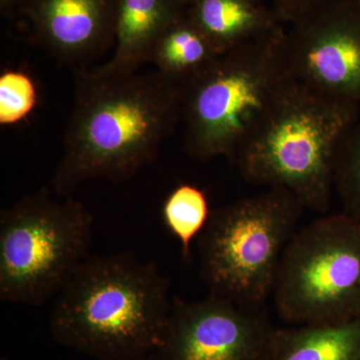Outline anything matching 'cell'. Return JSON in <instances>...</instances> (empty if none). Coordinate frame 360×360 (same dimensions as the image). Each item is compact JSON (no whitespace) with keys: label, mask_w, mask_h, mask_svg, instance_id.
I'll return each mask as SVG.
<instances>
[{"label":"cell","mask_w":360,"mask_h":360,"mask_svg":"<svg viewBox=\"0 0 360 360\" xmlns=\"http://www.w3.org/2000/svg\"><path fill=\"white\" fill-rule=\"evenodd\" d=\"M75 72V103L51 191L65 198L92 179L123 181L155 160L182 118L184 90L158 70Z\"/></svg>","instance_id":"cell-1"},{"label":"cell","mask_w":360,"mask_h":360,"mask_svg":"<svg viewBox=\"0 0 360 360\" xmlns=\"http://www.w3.org/2000/svg\"><path fill=\"white\" fill-rule=\"evenodd\" d=\"M172 300L155 262L131 253L89 257L58 293L51 335L98 360H146L162 343Z\"/></svg>","instance_id":"cell-2"},{"label":"cell","mask_w":360,"mask_h":360,"mask_svg":"<svg viewBox=\"0 0 360 360\" xmlns=\"http://www.w3.org/2000/svg\"><path fill=\"white\" fill-rule=\"evenodd\" d=\"M360 108L291 79L233 162L248 181L286 189L304 207L328 212L336 155Z\"/></svg>","instance_id":"cell-3"},{"label":"cell","mask_w":360,"mask_h":360,"mask_svg":"<svg viewBox=\"0 0 360 360\" xmlns=\"http://www.w3.org/2000/svg\"><path fill=\"white\" fill-rule=\"evenodd\" d=\"M285 28L220 54L182 87L187 153L232 161L291 82L284 56Z\"/></svg>","instance_id":"cell-4"},{"label":"cell","mask_w":360,"mask_h":360,"mask_svg":"<svg viewBox=\"0 0 360 360\" xmlns=\"http://www.w3.org/2000/svg\"><path fill=\"white\" fill-rule=\"evenodd\" d=\"M303 208L290 191L271 187L213 210L198 238L201 276L210 295L262 310Z\"/></svg>","instance_id":"cell-5"},{"label":"cell","mask_w":360,"mask_h":360,"mask_svg":"<svg viewBox=\"0 0 360 360\" xmlns=\"http://www.w3.org/2000/svg\"><path fill=\"white\" fill-rule=\"evenodd\" d=\"M41 188L0 213V298L39 307L90 257L94 217L84 203Z\"/></svg>","instance_id":"cell-6"},{"label":"cell","mask_w":360,"mask_h":360,"mask_svg":"<svg viewBox=\"0 0 360 360\" xmlns=\"http://www.w3.org/2000/svg\"><path fill=\"white\" fill-rule=\"evenodd\" d=\"M272 295L279 316L293 326L359 319L360 222L342 212L296 231Z\"/></svg>","instance_id":"cell-7"},{"label":"cell","mask_w":360,"mask_h":360,"mask_svg":"<svg viewBox=\"0 0 360 360\" xmlns=\"http://www.w3.org/2000/svg\"><path fill=\"white\" fill-rule=\"evenodd\" d=\"M290 25L283 44L291 79L360 108L357 0H330Z\"/></svg>","instance_id":"cell-8"},{"label":"cell","mask_w":360,"mask_h":360,"mask_svg":"<svg viewBox=\"0 0 360 360\" xmlns=\"http://www.w3.org/2000/svg\"><path fill=\"white\" fill-rule=\"evenodd\" d=\"M276 333L262 310L174 297L162 343L146 360H270Z\"/></svg>","instance_id":"cell-9"},{"label":"cell","mask_w":360,"mask_h":360,"mask_svg":"<svg viewBox=\"0 0 360 360\" xmlns=\"http://www.w3.org/2000/svg\"><path fill=\"white\" fill-rule=\"evenodd\" d=\"M122 0H26L20 15L35 44L73 71L115 49Z\"/></svg>","instance_id":"cell-10"},{"label":"cell","mask_w":360,"mask_h":360,"mask_svg":"<svg viewBox=\"0 0 360 360\" xmlns=\"http://www.w3.org/2000/svg\"><path fill=\"white\" fill-rule=\"evenodd\" d=\"M186 15V0H122L115 49L99 70L129 75L151 63L161 37Z\"/></svg>","instance_id":"cell-11"},{"label":"cell","mask_w":360,"mask_h":360,"mask_svg":"<svg viewBox=\"0 0 360 360\" xmlns=\"http://www.w3.org/2000/svg\"><path fill=\"white\" fill-rule=\"evenodd\" d=\"M186 15L220 54L262 39L284 23L264 0H186Z\"/></svg>","instance_id":"cell-12"},{"label":"cell","mask_w":360,"mask_h":360,"mask_svg":"<svg viewBox=\"0 0 360 360\" xmlns=\"http://www.w3.org/2000/svg\"><path fill=\"white\" fill-rule=\"evenodd\" d=\"M270 360H360V317L276 329Z\"/></svg>","instance_id":"cell-13"},{"label":"cell","mask_w":360,"mask_h":360,"mask_svg":"<svg viewBox=\"0 0 360 360\" xmlns=\"http://www.w3.org/2000/svg\"><path fill=\"white\" fill-rule=\"evenodd\" d=\"M219 56L203 33L184 15L161 37L150 63L163 77L184 87Z\"/></svg>","instance_id":"cell-14"},{"label":"cell","mask_w":360,"mask_h":360,"mask_svg":"<svg viewBox=\"0 0 360 360\" xmlns=\"http://www.w3.org/2000/svg\"><path fill=\"white\" fill-rule=\"evenodd\" d=\"M161 212L165 226L179 241L182 257L189 262L193 240L212 214L206 193L193 184H180L165 198Z\"/></svg>","instance_id":"cell-15"},{"label":"cell","mask_w":360,"mask_h":360,"mask_svg":"<svg viewBox=\"0 0 360 360\" xmlns=\"http://www.w3.org/2000/svg\"><path fill=\"white\" fill-rule=\"evenodd\" d=\"M333 186L342 202L343 213L360 222V117L338 148Z\"/></svg>","instance_id":"cell-16"},{"label":"cell","mask_w":360,"mask_h":360,"mask_svg":"<svg viewBox=\"0 0 360 360\" xmlns=\"http://www.w3.org/2000/svg\"><path fill=\"white\" fill-rule=\"evenodd\" d=\"M37 103V85L27 72L6 70L0 77V123L11 125L25 120Z\"/></svg>","instance_id":"cell-17"},{"label":"cell","mask_w":360,"mask_h":360,"mask_svg":"<svg viewBox=\"0 0 360 360\" xmlns=\"http://www.w3.org/2000/svg\"><path fill=\"white\" fill-rule=\"evenodd\" d=\"M284 23L293 22L330 0H269Z\"/></svg>","instance_id":"cell-18"},{"label":"cell","mask_w":360,"mask_h":360,"mask_svg":"<svg viewBox=\"0 0 360 360\" xmlns=\"http://www.w3.org/2000/svg\"><path fill=\"white\" fill-rule=\"evenodd\" d=\"M25 2L26 0H0V11L6 18L20 15L21 9Z\"/></svg>","instance_id":"cell-19"},{"label":"cell","mask_w":360,"mask_h":360,"mask_svg":"<svg viewBox=\"0 0 360 360\" xmlns=\"http://www.w3.org/2000/svg\"><path fill=\"white\" fill-rule=\"evenodd\" d=\"M357 2H359V6H360V0H357Z\"/></svg>","instance_id":"cell-20"},{"label":"cell","mask_w":360,"mask_h":360,"mask_svg":"<svg viewBox=\"0 0 360 360\" xmlns=\"http://www.w3.org/2000/svg\"><path fill=\"white\" fill-rule=\"evenodd\" d=\"M1 360H6V359H2Z\"/></svg>","instance_id":"cell-21"}]
</instances>
